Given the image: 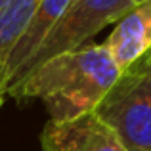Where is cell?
Listing matches in <instances>:
<instances>
[{
  "instance_id": "obj_7",
  "label": "cell",
  "mask_w": 151,
  "mask_h": 151,
  "mask_svg": "<svg viewBox=\"0 0 151 151\" xmlns=\"http://www.w3.org/2000/svg\"><path fill=\"white\" fill-rule=\"evenodd\" d=\"M40 0H10L0 10V92L4 90V77H6V63L14 46L25 33L31 17H33Z\"/></svg>"
},
{
  "instance_id": "obj_2",
  "label": "cell",
  "mask_w": 151,
  "mask_h": 151,
  "mask_svg": "<svg viewBox=\"0 0 151 151\" xmlns=\"http://www.w3.org/2000/svg\"><path fill=\"white\" fill-rule=\"evenodd\" d=\"M94 113L126 151H151V67L145 59L122 71Z\"/></svg>"
},
{
  "instance_id": "obj_1",
  "label": "cell",
  "mask_w": 151,
  "mask_h": 151,
  "mask_svg": "<svg viewBox=\"0 0 151 151\" xmlns=\"http://www.w3.org/2000/svg\"><path fill=\"white\" fill-rule=\"evenodd\" d=\"M122 71L103 44H90L48 59L10 92L15 100H40L50 121L94 113Z\"/></svg>"
},
{
  "instance_id": "obj_11",
  "label": "cell",
  "mask_w": 151,
  "mask_h": 151,
  "mask_svg": "<svg viewBox=\"0 0 151 151\" xmlns=\"http://www.w3.org/2000/svg\"><path fill=\"white\" fill-rule=\"evenodd\" d=\"M134 4H140V2H145V0H132Z\"/></svg>"
},
{
  "instance_id": "obj_4",
  "label": "cell",
  "mask_w": 151,
  "mask_h": 151,
  "mask_svg": "<svg viewBox=\"0 0 151 151\" xmlns=\"http://www.w3.org/2000/svg\"><path fill=\"white\" fill-rule=\"evenodd\" d=\"M42 151H126L117 134L96 113L71 121H48L42 130Z\"/></svg>"
},
{
  "instance_id": "obj_9",
  "label": "cell",
  "mask_w": 151,
  "mask_h": 151,
  "mask_svg": "<svg viewBox=\"0 0 151 151\" xmlns=\"http://www.w3.org/2000/svg\"><path fill=\"white\" fill-rule=\"evenodd\" d=\"M145 63H147V65L151 67V52H149V55H147V58H145Z\"/></svg>"
},
{
  "instance_id": "obj_3",
  "label": "cell",
  "mask_w": 151,
  "mask_h": 151,
  "mask_svg": "<svg viewBox=\"0 0 151 151\" xmlns=\"http://www.w3.org/2000/svg\"><path fill=\"white\" fill-rule=\"evenodd\" d=\"M132 6V0H71L59 21L40 44V48L12 78L6 88V94L17 88L37 67H40L48 59L65 52L82 48L86 40L96 37L107 25L117 23Z\"/></svg>"
},
{
  "instance_id": "obj_10",
  "label": "cell",
  "mask_w": 151,
  "mask_h": 151,
  "mask_svg": "<svg viewBox=\"0 0 151 151\" xmlns=\"http://www.w3.org/2000/svg\"><path fill=\"white\" fill-rule=\"evenodd\" d=\"M2 101H4V94L0 92V107H2Z\"/></svg>"
},
{
  "instance_id": "obj_5",
  "label": "cell",
  "mask_w": 151,
  "mask_h": 151,
  "mask_svg": "<svg viewBox=\"0 0 151 151\" xmlns=\"http://www.w3.org/2000/svg\"><path fill=\"white\" fill-rule=\"evenodd\" d=\"M103 46L121 71L147 58L151 52V0L134 4L115 23Z\"/></svg>"
},
{
  "instance_id": "obj_6",
  "label": "cell",
  "mask_w": 151,
  "mask_h": 151,
  "mask_svg": "<svg viewBox=\"0 0 151 151\" xmlns=\"http://www.w3.org/2000/svg\"><path fill=\"white\" fill-rule=\"evenodd\" d=\"M69 4L71 0H40L25 33L21 35V38L17 40V44L14 46L10 58H8L4 90L8 88L12 78L23 69V65L35 55V52L40 48V44L44 42V38L48 37L50 31L54 29V25L59 21V17L63 15V12L67 10Z\"/></svg>"
},
{
  "instance_id": "obj_8",
  "label": "cell",
  "mask_w": 151,
  "mask_h": 151,
  "mask_svg": "<svg viewBox=\"0 0 151 151\" xmlns=\"http://www.w3.org/2000/svg\"><path fill=\"white\" fill-rule=\"evenodd\" d=\"M8 2H10V0H0V10H2V8H4V6H6V4H8Z\"/></svg>"
}]
</instances>
